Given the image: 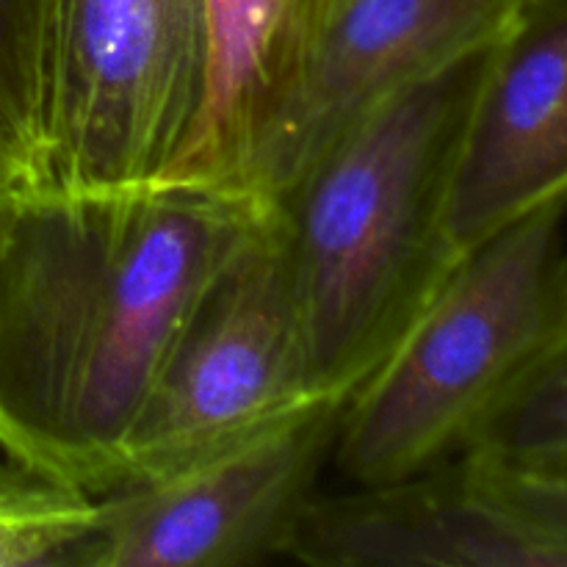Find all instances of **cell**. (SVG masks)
I'll list each match as a JSON object with an SVG mask.
<instances>
[{
  "instance_id": "cell-1",
  "label": "cell",
  "mask_w": 567,
  "mask_h": 567,
  "mask_svg": "<svg viewBox=\"0 0 567 567\" xmlns=\"http://www.w3.org/2000/svg\"><path fill=\"white\" fill-rule=\"evenodd\" d=\"M266 216L192 183L28 188L0 252V449L105 496L177 338Z\"/></svg>"
},
{
  "instance_id": "cell-2",
  "label": "cell",
  "mask_w": 567,
  "mask_h": 567,
  "mask_svg": "<svg viewBox=\"0 0 567 567\" xmlns=\"http://www.w3.org/2000/svg\"><path fill=\"white\" fill-rule=\"evenodd\" d=\"M493 48L393 94L266 203L324 396H352L463 260L449 205Z\"/></svg>"
},
{
  "instance_id": "cell-3",
  "label": "cell",
  "mask_w": 567,
  "mask_h": 567,
  "mask_svg": "<svg viewBox=\"0 0 567 567\" xmlns=\"http://www.w3.org/2000/svg\"><path fill=\"white\" fill-rule=\"evenodd\" d=\"M567 199L463 255L399 347L343 402L332 463L380 485L460 457L567 302Z\"/></svg>"
},
{
  "instance_id": "cell-4",
  "label": "cell",
  "mask_w": 567,
  "mask_h": 567,
  "mask_svg": "<svg viewBox=\"0 0 567 567\" xmlns=\"http://www.w3.org/2000/svg\"><path fill=\"white\" fill-rule=\"evenodd\" d=\"M205 72V0H53L33 188L164 181L199 116Z\"/></svg>"
},
{
  "instance_id": "cell-5",
  "label": "cell",
  "mask_w": 567,
  "mask_h": 567,
  "mask_svg": "<svg viewBox=\"0 0 567 567\" xmlns=\"http://www.w3.org/2000/svg\"><path fill=\"white\" fill-rule=\"evenodd\" d=\"M316 399L324 393L310 374L286 260L266 205L260 225L177 338L127 435L114 491L233 446Z\"/></svg>"
},
{
  "instance_id": "cell-6",
  "label": "cell",
  "mask_w": 567,
  "mask_h": 567,
  "mask_svg": "<svg viewBox=\"0 0 567 567\" xmlns=\"http://www.w3.org/2000/svg\"><path fill=\"white\" fill-rule=\"evenodd\" d=\"M347 399L288 419L158 480L100 496L81 567H244L286 559L332 463Z\"/></svg>"
},
{
  "instance_id": "cell-7",
  "label": "cell",
  "mask_w": 567,
  "mask_h": 567,
  "mask_svg": "<svg viewBox=\"0 0 567 567\" xmlns=\"http://www.w3.org/2000/svg\"><path fill=\"white\" fill-rule=\"evenodd\" d=\"M529 0H332L297 92L247 175L275 199L393 94L496 44Z\"/></svg>"
},
{
  "instance_id": "cell-8",
  "label": "cell",
  "mask_w": 567,
  "mask_h": 567,
  "mask_svg": "<svg viewBox=\"0 0 567 567\" xmlns=\"http://www.w3.org/2000/svg\"><path fill=\"white\" fill-rule=\"evenodd\" d=\"M567 199V0H529L496 42L454 172L460 255Z\"/></svg>"
},
{
  "instance_id": "cell-9",
  "label": "cell",
  "mask_w": 567,
  "mask_h": 567,
  "mask_svg": "<svg viewBox=\"0 0 567 567\" xmlns=\"http://www.w3.org/2000/svg\"><path fill=\"white\" fill-rule=\"evenodd\" d=\"M286 559L316 567H567V548L454 457L402 480L316 496Z\"/></svg>"
},
{
  "instance_id": "cell-10",
  "label": "cell",
  "mask_w": 567,
  "mask_h": 567,
  "mask_svg": "<svg viewBox=\"0 0 567 567\" xmlns=\"http://www.w3.org/2000/svg\"><path fill=\"white\" fill-rule=\"evenodd\" d=\"M330 9L332 0H205V97L161 183L249 194V166L297 92Z\"/></svg>"
},
{
  "instance_id": "cell-11",
  "label": "cell",
  "mask_w": 567,
  "mask_h": 567,
  "mask_svg": "<svg viewBox=\"0 0 567 567\" xmlns=\"http://www.w3.org/2000/svg\"><path fill=\"white\" fill-rule=\"evenodd\" d=\"M463 454L507 465H567V302Z\"/></svg>"
},
{
  "instance_id": "cell-12",
  "label": "cell",
  "mask_w": 567,
  "mask_h": 567,
  "mask_svg": "<svg viewBox=\"0 0 567 567\" xmlns=\"http://www.w3.org/2000/svg\"><path fill=\"white\" fill-rule=\"evenodd\" d=\"M97 520V496L0 463V567H81Z\"/></svg>"
},
{
  "instance_id": "cell-13",
  "label": "cell",
  "mask_w": 567,
  "mask_h": 567,
  "mask_svg": "<svg viewBox=\"0 0 567 567\" xmlns=\"http://www.w3.org/2000/svg\"><path fill=\"white\" fill-rule=\"evenodd\" d=\"M53 0H0V122L25 150L33 175L42 111V53Z\"/></svg>"
},
{
  "instance_id": "cell-14",
  "label": "cell",
  "mask_w": 567,
  "mask_h": 567,
  "mask_svg": "<svg viewBox=\"0 0 567 567\" xmlns=\"http://www.w3.org/2000/svg\"><path fill=\"white\" fill-rule=\"evenodd\" d=\"M476 482L567 548V465H507L460 454Z\"/></svg>"
},
{
  "instance_id": "cell-15",
  "label": "cell",
  "mask_w": 567,
  "mask_h": 567,
  "mask_svg": "<svg viewBox=\"0 0 567 567\" xmlns=\"http://www.w3.org/2000/svg\"><path fill=\"white\" fill-rule=\"evenodd\" d=\"M0 181L33 188V175L25 150L20 147V142L11 136V131L3 122H0Z\"/></svg>"
},
{
  "instance_id": "cell-16",
  "label": "cell",
  "mask_w": 567,
  "mask_h": 567,
  "mask_svg": "<svg viewBox=\"0 0 567 567\" xmlns=\"http://www.w3.org/2000/svg\"><path fill=\"white\" fill-rule=\"evenodd\" d=\"M25 192L28 186H17V183L0 181V252H3V244L6 238H9L11 221H14L17 208H20V199Z\"/></svg>"
}]
</instances>
